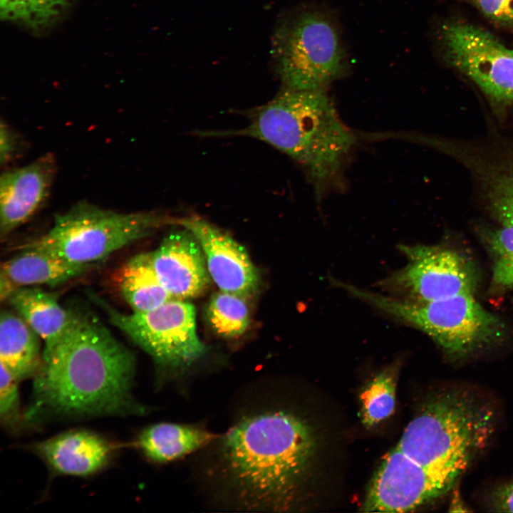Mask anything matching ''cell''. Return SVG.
<instances>
[{"label": "cell", "mask_w": 513, "mask_h": 513, "mask_svg": "<svg viewBox=\"0 0 513 513\" xmlns=\"http://www.w3.org/2000/svg\"><path fill=\"white\" fill-rule=\"evenodd\" d=\"M239 408L207 448L202 475L224 507L286 512L299 501L314 458L308 423L276 405L267 388Z\"/></svg>", "instance_id": "6da1fadb"}, {"label": "cell", "mask_w": 513, "mask_h": 513, "mask_svg": "<svg viewBox=\"0 0 513 513\" xmlns=\"http://www.w3.org/2000/svg\"><path fill=\"white\" fill-rule=\"evenodd\" d=\"M135 370L133 352L93 314L77 312L63 338L42 352L25 418L143 414L132 393Z\"/></svg>", "instance_id": "7a4b0ae2"}, {"label": "cell", "mask_w": 513, "mask_h": 513, "mask_svg": "<svg viewBox=\"0 0 513 513\" xmlns=\"http://www.w3.org/2000/svg\"><path fill=\"white\" fill-rule=\"evenodd\" d=\"M217 134L254 138L281 151L302 166L318 197L341 184L358 142L326 90L284 88L250 113L247 126Z\"/></svg>", "instance_id": "3957f363"}, {"label": "cell", "mask_w": 513, "mask_h": 513, "mask_svg": "<svg viewBox=\"0 0 513 513\" xmlns=\"http://www.w3.org/2000/svg\"><path fill=\"white\" fill-rule=\"evenodd\" d=\"M495 420L489 402L467 388H450L424 405L396 446L429 469L463 473L488 444Z\"/></svg>", "instance_id": "277c9868"}, {"label": "cell", "mask_w": 513, "mask_h": 513, "mask_svg": "<svg viewBox=\"0 0 513 513\" xmlns=\"http://www.w3.org/2000/svg\"><path fill=\"white\" fill-rule=\"evenodd\" d=\"M339 287L395 319L418 328L447 356L460 358L495 343L504 324L484 309L475 294H465L432 301H413L369 291L335 280Z\"/></svg>", "instance_id": "5b68a950"}, {"label": "cell", "mask_w": 513, "mask_h": 513, "mask_svg": "<svg viewBox=\"0 0 513 513\" xmlns=\"http://www.w3.org/2000/svg\"><path fill=\"white\" fill-rule=\"evenodd\" d=\"M271 53L284 86L290 89L326 90L349 69L336 19L317 6L297 9L280 21Z\"/></svg>", "instance_id": "8992f818"}, {"label": "cell", "mask_w": 513, "mask_h": 513, "mask_svg": "<svg viewBox=\"0 0 513 513\" xmlns=\"http://www.w3.org/2000/svg\"><path fill=\"white\" fill-rule=\"evenodd\" d=\"M174 220L155 211L123 213L81 201L56 214L48 230L19 249H40L74 263L95 264Z\"/></svg>", "instance_id": "52a82bcc"}, {"label": "cell", "mask_w": 513, "mask_h": 513, "mask_svg": "<svg viewBox=\"0 0 513 513\" xmlns=\"http://www.w3.org/2000/svg\"><path fill=\"white\" fill-rule=\"evenodd\" d=\"M110 322L147 353L165 377L179 378L206 354L197 332L195 306L173 299L145 312L123 314L90 295Z\"/></svg>", "instance_id": "ba28073f"}, {"label": "cell", "mask_w": 513, "mask_h": 513, "mask_svg": "<svg viewBox=\"0 0 513 513\" xmlns=\"http://www.w3.org/2000/svg\"><path fill=\"white\" fill-rule=\"evenodd\" d=\"M406 264L382 280L390 296L413 301H432L475 294L478 274L471 259L444 245L400 244Z\"/></svg>", "instance_id": "9c48e42d"}, {"label": "cell", "mask_w": 513, "mask_h": 513, "mask_svg": "<svg viewBox=\"0 0 513 513\" xmlns=\"http://www.w3.org/2000/svg\"><path fill=\"white\" fill-rule=\"evenodd\" d=\"M440 45L447 63L497 103H513V50L470 24H445Z\"/></svg>", "instance_id": "30bf717a"}, {"label": "cell", "mask_w": 513, "mask_h": 513, "mask_svg": "<svg viewBox=\"0 0 513 513\" xmlns=\"http://www.w3.org/2000/svg\"><path fill=\"white\" fill-rule=\"evenodd\" d=\"M461 475L424 467L395 446L373 477L363 511H410L446 493Z\"/></svg>", "instance_id": "8fae6325"}, {"label": "cell", "mask_w": 513, "mask_h": 513, "mask_svg": "<svg viewBox=\"0 0 513 513\" xmlns=\"http://www.w3.org/2000/svg\"><path fill=\"white\" fill-rule=\"evenodd\" d=\"M174 224L190 231L204 252L211 279L219 290L252 296L259 290L260 276L243 246L229 234L198 217L175 219Z\"/></svg>", "instance_id": "7c38bea8"}, {"label": "cell", "mask_w": 513, "mask_h": 513, "mask_svg": "<svg viewBox=\"0 0 513 513\" xmlns=\"http://www.w3.org/2000/svg\"><path fill=\"white\" fill-rule=\"evenodd\" d=\"M182 228L167 234L150 255L154 269L170 294L187 300L202 294L211 277L199 242Z\"/></svg>", "instance_id": "4fadbf2b"}, {"label": "cell", "mask_w": 513, "mask_h": 513, "mask_svg": "<svg viewBox=\"0 0 513 513\" xmlns=\"http://www.w3.org/2000/svg\"><path fill=\"white\" fill-rule=\"evenodd\" d=\"M56 170L52 154L3 172L0 178V234L6 237L28 221L48 198Z\"/></svg>", "instance_id": "5bb4252c"}, {"label": "cell", "mask_w": 513, "mask_h": 513, "mask_svg": "<svg viewBox=\"0 0 513 513\" xmlns=\"http://www.w3.org/2000/svg\"><path fill=\"white\" fill-rule=\"evenodd\" d=\"M32 450L56 474L87 477L108 465L116 446L98 433L73 430L39 442Z\"/></svg>", "instance_id": "9a60e30c"}, {"label": "cell", "mask_w": 513, "mask_h": 513, "mask_svg": "<svg viewBox=\"0 0 513 513\" xmlns=\"http://www.w3.org/2000/svg\"><path fill=\"white\" fill-rule=\"evenodd\" d=\"M44 343L52 348L73 323L77 312L64 309L56 295L37 287H20L7 301Z\"/></svg>", "instance_id": "2e32d148"}, {"label": "cell", "mask_w": 513, "mask_h": 513, "mask_svg": "<svg viewBox=\"0 0 513 513\" xmlns=\"http://www.w3.org/2000/svg\"><path fill=\"white\" fill-rule=\"evenodd\" d=\"M218 434L192 424L158 423L144 428L135 445L155 463H167L204 449Z\"/></svg>", "instance_id": "e0dca14e"}, {"label": "cell", "mask_w": 513, "mask_h": 513, "mask_svg": "<svg viewBox=\"0 0 513 513\" xmlns=\"http://www.w3.org/2000/svg\"><path fill=\"white\" fill-rule=\"evenodd\" d=\"M94 266L74 263L46 251L28 249L4 262L1 273L19 287L53 286L82 276Z\"/></svg>", "instance_id": "ac0fdd59"}, {"label": "cell", "mask_w": 513, "mask_h": 513, "mask_svg": "<svg viewBox=\"0 0 513 513\" xmlns=\"http://www.w3.org/2000/svg\"><path fill=\"white\" fill-rule=\"evenodd\" d=\"M110 280L133 312L148 311L174 299L160 281L150 252L130 258L113 272Z\"/></svg>", "instance_id": "d6986e66"}, {"label": "cell", "mask_w": 513, "mask_h": 513, "mask_svg": "<svg viewBox=\"0 0 513 513\" xmlns=\"http://www.w3.org/2000/svg\"><path fill=\"white\" fill-rule=\"evenodd\" d=\"M38 338L16 312H1L0 364L18 381L34 376L41 365Z\"/></svg>", "instance_id": "ffe728a7"}, {"label": "cell", "mask_w": 513, "mask_h": 513, "mask_svg": "<svg viewBox=\"0 0 513 513\" xmlns=\"http://www.w3.org/2000/svg\"><path fill=\"white\" fill-rule=\"evenodd\" d=\"M484 164L477 170L484 198L502 225L513 226V159Z\"/></svg>", "instance_id": "44dd1931"}, {"label": "cell", "mask_w": 513, "mask_h": 513, "mask_svg": "<svg viewBox=\"0 0 513 513\" xmlns=\"http://www.w3.org/2000/svg\"><path fill=\"white\" fill-rule=\"evenodd\" d=\"M246 297L219 290L210 298L206 319L212 331L223 338L240 336L250 323V311Z\"/></svg>", "instance_id": "7402d4cb"}, {"label": "cell", "mask_w": 513, "mask_h": 513, "mask_svg": "<svg viewBox=\"0 0 513 513\" xmlns=\"http://www.w3.org/2000/svg\"><path fill=\"white\" fill-rule=\"evenodd\" d=\"M398 370L395 365L386 368L361 393V419L366 426L375 425L393 414Z\"/></svg>", "instance_id": "603a6c76"}, {"label": "cell", "mask_w": 513, "mask_h": 513, "mask_svg": "<svg viewBox=\"0 0 513 513\" xmlns=\"http://www.w3.org/2000/svg\"><path fill=\"white\" fill-rule=\"evenodd\" d=\"M70 0H0L1 19L38 28L55 21Z\"/></svg>", "instance_id": "cb8c5ba5"}, {"label": "cell", "mask_w": 513, "mask_h": 513, "mask_svg": "<svg viewBox=\"0 0 513 513\" xmlns=\"http://www.w3.org/2000/svg\"><path fill=\"white\" fill-rule=\"evenodd\" d=\"M492 261V281L500 288L513 287V226L502 225L484 233Z\"/></svg>", "instance_id": "d4e9b609"}, {"label": "cell", "mask_w": 513, "mask_h": 513, "mask_svg": "<svg viewBox=\"0 0 513 513\" xmlns=\"http://www.w3.org/2000/svg\"><path fill=\"white\" fill-rule=\"evenodd\" d=\"M0 365V418L5 426H11L20 418L19 381L3 365Z\"/></svg>", "instance_id": "484cf974"}, {"label": "cell", "mask_w": 513, "mask_h": 513, "mask_svg": "<svg viewBox=\"0 0 513 513\" xmlns=\"http://www.w3.org/2000/svg\"><path fill=\"white\" fill-rule=\"evenodd\" d=\"M475 6L490 21L513 26V0H472Z\"/></svg>", "instance_id": "4316f807"}, {"label": "cell", "mask_w": 513, "mask_h": 513, "mask_svg": "<svg viewBox=\"0 0 513 513\" xmlns=\"http://www.w3.org/2000/svg\"><path fill=\"white\" fill-rule=\"evenodd\" d=\"M494 511L513 512V481L498 487L490 497Z\"/></svg>", "instance_id": "83f0119b"}, {"label": "cell", "mask_w": 513, "mask_h": 513, "mask_svg": "<svg viewBox=\"0 0 513 513\" xmlns=\"http://www.w3.org/2000/svg\"><path fill=\"white\" fill-rule=\"evenodd\" d=\"M19 140L16 135L11 129L1 123L0 137V160L1 162L10 160L18 149Z\"/></svg>", "instance_id": "f1b7e54d"}, {"label": "cell", "mask_w": 513, "mask_h": 513, "mask_svg": "<svg viewBox=\"0 0 513 513\" xmlns=\"http://www.w3.org/2000/svg\"><path fill=\"white\" fill-rule=\"evenodd\" d=\"M20 287L16 286L6 276L1 273L0 275V297L1 301H8L9 297Z\"/></svg>", "instance_id": "f546056e"}]
</instances>
